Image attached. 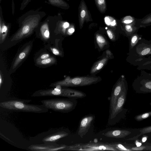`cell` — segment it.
<instances>
[{"instance_id": "6da1fadb", "label": "cell", "mask_w": 151, "mask_h": 151, "mask_svg": "<svg viewBox=\"0 0 151 151\" xmlns=\"http://www.w3.org/2000/svg\"><path fill=\"white\" fill-rule=\"evenodd\" d=\"M45 15L43 12L32 10L22 15L18 19L20 27L12 37L11 41L19 40L32 33Z\"/></svg>"}, {"instance_id": "7a4b0ae2", "label": "cell", "mask_w": 151, "mask_h": 151, "mask_svg": "<svg viewBox=\"0 0 151 151\" xmlns=\"http://www.w3.org/2000/svg\"><path fill=\"white\" fill-rule=\"evenodd\" d=\"M31 100L15 98L7 99L0 103L1 107L12 111L37 113L47 112L48 109L42 104L36 105L28 103Z\"/></svg>"}, {"instance_id": "3957f363", "label": "cell", "mask_w": 151, "mask_h": 151, "mask_svg": "<svg viewBox=\"0 0 151 151\" xmlns=\"http://www.w3.org/2000/svg\"><path fill=\"white\" fill-rule=\"evenodd\" d=\"M127 61L134 66L140 65L147 61L151 55V40L142 38L136 45L129 51Z\"/></svg>"}, {"instance_id": "277c9868", "label": "cell", "mask_w": 151, "mask_h": 151, "mask_svg": "<svg viewBox=\"0 0 151 151\" xmlns=\"http://www.w3.org/2000/svg\"><path fill=\"white\" fill-rule=\"evenodd\" d=\"M86 96L85 93L80 91L62 87L39 90L31 96L32 97L62 96L76 99L83 98Z\"/></svg>"}, {"instance_id": "5b68a950", "label": "cell", "mask_w": 151, "mask_h": 151, "mask_svg": "<svg viewBox=\"0 0 151 151\" xmlns=\"http://www.w3.org/2000/svg\"><path fill=\"white\" fill-rule=\"evenodd\" d=\"M40 102L48 109L63 113L71 111L75 109L77 104L76 99L69 98L45 99Z\"/></svg>"}, {"instance_id": "8992f818", "label": "cell", "mask_w": 151, "mask_h": 151, "mask_svg": "<svg viewBox=\"0 0 151 151\" xmlns=\"http://www.w3.org/2000/svg\"><path fill=\"white\" fill-rule=\"evenodd\" d=\"M101 80V78L99 76H83L71 78L68 76L62 80L52 83L50 86L54 87L83 86L95 84Z\"/></svg>"}, {"instance_id": "52a82bcc", "label": "cell", "mask_w": 151, "mask_h": 151, "mask_svg": "<svg viewBox=\"0 0 151 151\" xmlns=\"http://www.w3.org/2000/svg\"><path fill=\"white\" fill-rule=\"evenodd\" d=\"M69 132L63 128L51 129L31 137V141L44 143H56L61 138L68 136Z\"/></svg>"}, {"instance_id": "ba28073f", "label": "cell", "mask_w": 151, "mask_h": 151, "mask_svg": "<svg viewBox=\"0 0 151 151\" xmlns=\"http://www.w3.org/2000/svg\"><path fill=\"white\" fill-rule=\"evenodd\" d=\"M132 86L136 93H151V75L144 70H141L140 74L133 81Z\"/></svg>"}, {"instance_id": "9c48e42d", "label": "cell", "mask_w": 151, "mask_h": 151, "mask_svg": "<svg viewBox=\"0 0 151 151\" xmlns=\"http://www.w3.org/2000/svg\"><path fill=\"white\" fill-rule=\"evenodd\" d=\"M65 151H87L99 150L118 151L110 146L109 143L89 142L85 144H77L70 146L67 145Z\"/></svg>"}, {"instance_id": "30bf717a", "label": "cell", "mask_w": 151, "mask_h": 151, "mask_svg": "<svg viewBox=\"0 0 151 151\" xmlns=\"http://www.w3.org/2000/svg\"><path fill=\"white\" fill-rule=\"evenodd\" d=\"M127 90L128 85L127 84L118 97L115 106L111 113L109 114L108 122V124L113 125L117 122L118 117L123 110L126 101Z\"/></svg>"}, {"instance_id": "8fae6325", "label": "cell", "mask_w": 151, "mask_h": 151, "mask_svg": "<svg viewBox=\"0 0 151 151\" xmlns=\"http://www.w3.org/2000/svg\"><path fill=\"white\" fill-rule=\"evenodd\" d=\"M127 84V83L124 76L122 75L114 86L110 99L109 114L111 113L115 106L118 97Z\"/></svg>"}, {"instance_id": "7c38bea8", "label": "cell", "mask_w": 151, "mask_h": 151, "mask_svg": "<svg viewBox=\"0 0 151 151\" xmlns=\"http://www.w3.org/2000/svg\"><path fill=\"white\" fill-rule=\"evenodd\" d=\"M67 145L56 143H44L31 145L28 150L33 151H54L64 150Z\"/></svg>"}, {"instance_id": "4fadbf2b", "label": "cell", "mask_w": 151, "mask_h": 151, "mask_svg": "<svg viewBox=\"0 0 151 151\" xmlns=\"http://www.w3.org/2000/svg\"><path fill=\"white\" fill-rule=\"evenodd\" d=\"M78 18L79 27L81 29L85 22L93 21L91 14L84 0H81L78 7Z\"/></svg>"}, {"instance_id": "5bb4252c", "label": "cell", "mask_w": 151, "mask_h": 151, "mask_svg": "<svg viewBox=\"0 0 151 151\" xmlns=\"http://www.w3.org/2000/svg\"><path fill=\"white\" fill-rule=\"evenodd\" d=\"M95 116L89 114L83 117L80 120L78 129V134L81 137L86 135L94 120Z\"/></svg>"}, {"instance_id": "9a60e30c", "label": "cell", "mask_w": 151, "mask_h": 151, "mask_svg": "<svg viewBox=\"0 0 151 151\" xmlns=\"http://www.w3.org/2000/svg\"><path fill=\"white\" fill-rule=\"evenodd\" d=\"M112 53L110 50H106L105 56L93 65L91 69L90 73L94 74L99 71L106 64L109 60L112 58Z\"/></svg>"}, {"instance_id": "2e32d148", "label": "cell", "mask_w": 151, "mask_h": 151, "mask_svg": "<svg viewBox=\"0 0 151 151\" xmlns=\"http://www.w3.org/2000/svg\"><path fill=\"white\" fill-rule=\"evenodd\" d=\"M10 27V24L4 21L3 16L2 9L0 6V42L3 43L7 35Z\"/></svg>"}, {"instance_id": "e0dca14e", "label": "cell", "mask_w": 151, "mask_h": 151, "mask_svg": "<svg viewBox=\"0 0 151 151\" xmlns=\"http://www.w3.org/2000/svg\"><path fill=\"white\" fill-rule=\"evenodd\" d=\"M131 132L124 129H114L108 131L104 135L108 137L123 138L131 134Z\"/></svg>"}, {"instance_id": "ac0fdd59", "label": "cell", "mask_w": 151, "mask_h": 151, "mask_svg": "<svg viewBox=\"0 0 151 151\" xmlns=\"http://www.w3.org/2000/svg\"><path fill=\"white\" fill-rule=\"evenodd\" d=\"M31 46L29 45L26 47L18 54L13 64L12 68H14L26 57L29 53Z\"/></svg>"}, {"instance_id": "d6986e66", "label": "cell", "mask_w": 151, "mask_h": 151, "mask_svg": "<svg viewBox=\"0 0 151 151\" xmlns=\"http://www.w3.org/2000/svg\"><path fill=\"white\" fill-rule=\"evenodd\" d=\"M49 19H46L41 24L40 31L42 38L45 40H47L50 37Z\"/></svg>"}, {"instance_id": "ffe728a7", "label": "cell", "mask_w": 151, "mask_h": 151, "mask_svg": "<svg viewBox=\"0 0 151 151\" xmlns=\"http://www.w3.org/2000/svg\"><path fill=\"white\" fill-rule=\"evenodd\" d=\"M136 25L139 28H145L151 25V13L146 15L142 19H137Z\"/></svg>"}, {"instance_id": "44dd1931", "label": "cell", "mask_w": 151, "mask_h": 151, "mask_svg": "<svg viewBox=\"0 0 151 151\" xmlns=\"http://www.w3.org/2000/svg\"><path fill=\"white\" fill-rule=\"evenodd\" d=\"M140 28L136 24H123L122 29L125 33L126 35L128 37L133 34L137 32Z\"/></svg>"}, {"instance_id": "7402d4cb", "label": "cell", "mask_w": 151, "mask_h": 151, "mask_svg": "<svg viewBox=\"0 0 151 151\" xmlns=\"http://www.w3.org/2000/svg\"><path fill=\"white\" fill-rule=\"evenodd\" d=\"M46 1L48 4L63 9H68L70 8L69 4L64 0H46Z\"/></svg>"}, {"instance_id": "603a6c76", "label": "cell", "mask_w": 151, "mask_h": 151, "mask_svg": "<svg viewBox=\"0 0 151 151\" xmlns=\"http://www.w3.org/2000/svg\"><path fill=\"white\" fill-rule=\"evenodd\" d=\"M142 35L139 34L137 32L135 33L129 37V51L132 49L142 38Z\"/></svg>"}, {"instance_id": "cb8c5ba5", "label": "cell", "mask_w": 151, "mask_h": 151, "mask_svg": "<svg viewBox=\"0 0 151 151\" xmlns=\"http://www.w3.org/2000/svg\"><path fill=\"white\" fill-rule=\"evenodd\" d=\"M57 23L59 31L63 34L65 35L66 30L70 24L68 22L63 20L58 21Z\"/></svg>"}, {"instance_id": "d4e9b609", "label": "cell", "mask_w": 151, "mask_h": 151, "mask_svg": "<svg viewBox=\"0 0 151 151\" xmlns=\"http://www.w3.org/2000/svg\"><path fill=\"white\" fill-rule=\"evenodd\" d=\"M96 5L99 12L104 14L107 9L106 0H94Z\"/></svg>"}, {"instance_id": "484cf974", "label": "cell", "mask_w": 151, "mask_h": 151, "mask_svg": "<svg viewBox=\"0 0 151 151\" xmlns=\"http://www.w3.org/2000/svg\"><path fill=\"white\" fill-rule=\"evenodd\" d=\"M96 40L99 47L100 49L103 48L107 44L106 39L101 35L97 33L96 35Z\"/></svg>"}, {"instance_id": "4316f807", "label": "cell", "mask_w": 151, "mask_h": 151, "mask_svg": "<svg viewBox=\"0 0 151 151\" xmlns=\"http://www.w3.org/2000/svg\"><path fill=\"white\" fill-rule=\"evenodd\" d=\"M109 145L118 151H131L125 144L119 142H112L109 143Z\"/></svg>"}, {"instance_id": "83f0119b", "label": "cell", "mask_w": 151, "mask_h": 151, "mask_svg": "<svg viewBox=\"0 0 151 151\" xmlns=\"http://www.w3.org/2000/svg\"><path fill=\"white\" fill-rule=\"evenodd\" d=\"M55 62V59L53 57L43 60H36L37 64L39 65H50L54 63Z\"/></svg>"}, {"instance_id": "f1b7e54d", "label": "cell", "mask_w": 151, "mask_h": 151, "mask_svg": "<svg viewBox=\"0 0 151 151\" xmlns=\"http://www.w3.org/2000/svg\"><path fill=\"white\" fill-rule=\"evenodd\" d=\"M136 19H137L133 16L129 15L127 16L122 18L121 22L124 24H134L136 25Z\"/></svg>"}, {"instance_id": "f546056e", "label": "cell", "mask_w": 151, "mask_h": 151, "mask_svg": "<svg viewBox=\"0 0 151 151\" xmlns=\"http://www.w3.org/2000/svg\"><path fill=\"white\" fill-rule=\"evenodd\" d=\"M140 133L137 136L131 138L129 140H134L138 138L142 135L151 132V126L144 127L139 130Z\"/></svg>"}, {"instance_id": "4dcf8cb0", "label": "cell", "mask_w": 151, "mask_h": 151, "mask_svg": "<svg viewBox=\"0 0 151 151\" xmlns=\"http://www.w3.org/2000/svg\"><path fill=\"white\" fill-rule=\"evenodd\" d=\"M151 116V111L137 115L135 117V119L137 121H140L146 119Z\"/></svg>"}, {"instance_id": "1f68e13d", "label": "cell", "mask_w": 151, "mask_h": 151, "mask_svg": "<svg viewBox=\"0 0 151 151\" xmlns=\"http://www.w3.org/2000/svg\"><path fill=\"white\" fill-rule=\"evenodd\" d=\"M106 33L109 38L112 41L116 40V36L114 32L110 29L107 28L106 30Z\"/></svg>"}, {"instance_id": "d6a6232c", "label": "cell", "mask_w": 151, "mask_h": 151, "mask_svg": "<svg viewBox=\"0 0 151 151\" xmlns=\"http://www.w3.org/2000/svg\"><path fill=\"white\" fill-rule=\"evenodd\" d=\"M75 30L74 24H70L69 26L66 30V34L68 35H71L74 32Z\"/></svg>"}, {"instance_id": "836d02e7", "label": "cell", "mask_w": 151, "mask_h": 151, "mask_svg": "<svg viewBox=\"0 0 151 151\" xmlns=\"http://www.w3.org/2000/svg\"><path fill=\"white\" fill-rule=\"evenodd\" d=\"M137 69L139 70H151V64L138 66Z\"/></svg>"}, {"instance_id": "e575fe53", "label": "cell", "mask_w": 151, "mask_h": 151, "mask_svg": "<svg viewBox=\"0 0 151 151\" xmlns=\"http://www.w3.org/2000/svg\"><path fill=\"white\" fill-rule=\"evenodd\" d=\"M31 0H23L22 2L20 8L21 10H23L27 6V5L31 1Z\"/></svg>"}, {"instance_id": "d590c367", "label": "cell", "mask_w": 151, "mask_h": 151, "mask_svg": "<svg viewBox=\"0 0 151 151\" xmlns=\"http://www.w3.org/2000/svg\"><path fill=\"white\" fill-rule=\"evenodd\" d=\"M50 55L47 53H44L41 55L37 59V60H44L50 57Z\"/></svg>"}, {"instance_id": "8d00e7d4", "label": "cell", "mask_w": 151, "mask_h": 151, "mask_svg": "<svg viewBox=\"0 0 151 151\" xmlns=\"http://www.w3.org/2000/svg\"><path fill=\"white\" fill-rule=\"evenodd\" d=\"M50 50L54 54L57 55H60L61 53L57 48L54 47H51Z\"/></svg>"}, {"instance_id": "74e56055", "label": "cell", "mask_w": 151, "mask_h": 151, "mask_svg": "<svg viewBox=\"0 0 151 151\" xmlns=\"http://www.w3.org/2000/svg\"><path fill=\"white\" fill-rule=\"evenodd\" d=\"M150 57L151 58H150V59L149 60L145 62V63H144L142 65H139V66L144 65H146L151 64V55L150 56Z\"/></svg>"}, {"instance_id": "f35d334b", "label": "cell", "mask_w": 151, "mask_h": 151, "mask_svg": "<svg viewBox=\"0 0 151 151\" xmlns=\"http://www.w3.org/2000/svg\"><path fill=\"white\" fill-rule=\"evenodd\" d=\"M136 145L137 147H139L140 146L142 145V143L140 142H137L136 143Z\"/></svg>"}, {"instance_id": "ab89813d", "label": "cell", "mask_w": 151, "mask_h": 151, "mask_svg": "<svg viewBox=\"0 0 151 151\" xmlns=\"http://www.w3.org/2000/svg\"><path fill=\"white\" fill-rule=\"evenodd\" d=\"M147 137H143L142 139L143 142H145L147 140Z\"/></svg>"}, {"instance_id": "60d3db41", "label": "cell", "mask_w": 151, "mask_h": 151, "mask_svg": "<svg viewBox=\"0 0 151 151\" xmlns=\"http://www.w3.org/2000/svg\"><path fill=\"white\" fill-rule=\"evenodd\" d=\"M2 77H1V74L0 73V86H1V84L2 82Z\"/></svg>"}, {"instance_id": "b9f144b4", "label": "cell", "mask_w": 151, "mask_h": 151, "mask_svg": "<svg viewBox=\"0 0 151 151\" xmlns=\"http://www.w3.org/2000/svg\"><path fill=\"white\" fill-rule=\"evenodd\" d=\"M147 150H151V146L147 147Z\"/></svg>"}, {"instance_id": "7bdbcfd3", "label": "cell", "mask_w": 151, "mask_h": 151, "mask_svg": "<svg viewBox=\"0 0 151 151\" xmlns=\"http://www.w3.org/2000/svg\"><path fill=\"white\" fill-rule=\"evenodd\" d=\"M149 73V74H150V75H151V73Z\"/></svg>"}]
</instances>
